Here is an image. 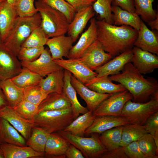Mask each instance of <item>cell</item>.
<instances>
[{"label": "cell", "instance_id": "obj_7", "mask_svg": "<svg viewBox=\"0 0 158 158\" xmlns=\"http://www.w3.org/2000/svg\"><path fill=\"white\" fill-rule=\"evenodd\" d=\"M57 133L79 149L85 157L101 158L107 150L100 141L98 133H93L91 137L85 138L73 135L63 130Z\"/></svg>", "mask_w": 158, "mask_h": 158}, {"label": "cell", "instance_id": "obj_44", "mask_svg": "<svg viewBox=\"0 0 158 158\" xmlns=\"http://www.w3.org/2000/svg\"><path fill=\"white\" fill-rule=\"evenodd\" d=\"M48 95L39 84L24 89L23 99L38 106Z\"/></svg>", "mask_w": 158, "mask_h": 158}, {"label": "cell", "instance_id": "obj_28", "mask_svg": "<svg viewBox=\"0 0 158 158\" xmlns=\"http://www.w3.org/2000/svg\"><path fill=\"white\" fill-rule=\"evenodd\" d=\"M70 107H71L70 102L63 92H53L49 94L39 105L37 112L62 110Z\"/></svg>", "mask_w": 158, "mask_h": 158}, {"label": "cell", "instance_id": "obj_59", "mask_svg": "<svg viewBox=\"0 0 158 158\" xmlns=\"http://www.w3.org/2000/svg\"></svg>", "mask_w": 158, "mask_h": 158}, {"label": "cell", "instance_id": "obj_4", "mask_svg": "<svg viewBox=\"0 0 158 158\" xmlns=\"http://www.w3.org/2000/svg\"><path fill=\"white\" fill-rule=\"evenodd\" d=\"M41 22V16L38 12L31 16L18 17L3 44L17 56L23 42L32 31L40 25Z\"/></svg>", "mask_w": 158, "mask_h": 158}, {"label": "cell", "instance_id": "obj_8", "mask_svg": "<svg viewBox=\"0 0 158 158\" xmlns=\"http://www.w3.org/2000/svg\"><path fill=\"white\" fill-rule=\"evenodd\" d=\"M133 98L132 94L127 90L114 93L100 104L93 112V114L96 117L121 116L124 105Z\"/></svg>", "mask_w": 158, "mask_h": 158}, {"label": "cell", "instance_id": "obj_42", "mask_svg": "<svg viewBox=\"0 0 158 158\" xmlns=\"http://www.w3.org/2000/svg\"><path fill=\"white\" fill-rule=\"evenodd\" d=\"M35 0H16L14 7L19 17H30L38 12L34 5Z\"/></svg>", "mask_w": 158, "mask_h": 158}, {"label": "cell", "instance_id": "obj_58", "mask_svg": "<svg viewBox=\"0 0 158 158\" xmlns=\"http://www.w3.org/2000/svg\"><path fill=\"white\" fill-rule=\"evenodd\" d=\"M6 1H7L6 0H0V4Z\"/></svg>", "mask_w": 158, "mask_h": 158}, {"label": "cell", "instance_id": "obj_48", "mask_svg": "<svg viewBox=\"0 0 158 158\" xmlns=\"http://www.w3.org/2000/svg\"><path fill=\"white\" fill-rule=\"evenodd\" d=\"M101 158H128L125 154L123 147L120 146L110 150H107Z\"/></svg>", "mask_w": 158, "mask_h": 158}, {"label": "cell", "instance_id": "obj_14", "mask_svg": "<svg viewBox=\"0 0 158 158\" xmlns=\"http://www.w3.org/2000/svg\"><path fill=\"white\" fill-rule=\"evenodd\" d=\"M53 60L57 64L71 72L84 84L97 75L96 73L90 69L79 59Z\"/></svg>", "mask_w": 158, "mask_h": 158}, {"label": "cell", "instance_id": "obj_10", "mask_svg": "<svg viewBox=\"0 0 158 158\" xmlns=\"http://www.w3.org/2000/svg\"><path fill=\"white\" fill-rule=\"evenodd\" d=\"M112 57L110 54L104 51L101 44L97 40L78 59L90 69L94 71L111 60Z\"/></svg>", "mask_w": 158, "mask_h": 158}, {"label": "cell", "instance_id": "obj_3", "mask_svg": "<svg viewBox=\"0 0 158 158\" xmlns=\"http://www.w3.org/2000/svg\"><path fill=\"white\" fill-rule=\"evenodd\" d=\"M35 6L41 16L40 26L49 38L67 33L70 23L63 13L42 0L36 1Z\"/></svg>", "mask_w": 158, "mask_h": 158}, {"label": "cell", "instance_id": "obj_43", "mask_svg": "<svg viewBox=\"0 0 158 158\" xmlns=\"http://www.w3.org/2000/svg\"><path fill=\"white\" fill-rule=\"evenodd\" d=\"M44 2L63 13L69 23L73 20L76 11L65 0H42Z\"/></svg>", "mask_w": 158, "mask_h": 158}, {"label": "cell", "instance_id": "obj_33", "mask_svg": "<svg viewBox=\"0 0 158 158\" xmlns=\"http://www.w3.org/2000/svg\"><path fill=\"white\" fill-rule=\"evenodd\" d=\"M49 134L38 126L34 127L30 137L26 140L27 146L30 147L37 152H44Z\"/></svg>", "mask_w": 158, "mask_h": 158}, {"label": "cell", "instance_id": "obj_24", "mask_svg": "<svg viewBox=\"0 0 158 158\" xmlns=\"http://www.w3.org/2000/svg\"><path fill=\"white\" fill-rule=\"evenodd\" d=\"M113 25L130 26L138 31L140 29L142 20L135 13L130 12L113 4L111 6Z\"/></svg>", "mask_w": 158, "mask_h": 158}, {"label": "cell", "instance_id": "obj_46", "mask_svg": "<svg viewBox=\"0 0 158 158\" xmlns=\"http://www.w3.org/2000/svg\"><path fill=\"white\" fill-rule=\"evenodd\" d=\"M123 147L124 152L128 158H147L140 150L137 141Z\"/></svg>", "mask_w": 158, "mask_h": 158}, {"label": "cell", "instance_id": "obj_13", "mask_svg": "<svg viewBox=\"0 0 158 158\" xmlns=\"http://www.w3.org/2000/svg\"><path fill=\"white\" fill-rule=\"evenodd\" d=\"M132 50L133 55L131 62L140 73H150L158 68L157 55L135 46Z\"/></svg>", "mask_w": 158, "mask_h": 158}, {"label": "cell", "instance_id": "obj_57", "mask_svg": "<svg viewBox=\"0 0 158 158\" xmlns=\"http://www.w3.org/2000/svg\"><path fill=\"white\" fill-rule=\"evenodd\" d=\"M4 2L0 4V10H1V7H2V6L3 5V4L4 3ZM0 42H1V41L0 38Z\"/></svg>", "mask_w": 158, "mask_h": 158}, {"label": "cell", "instance_id": "obj_26", "mask_svg": "<svg viewBox=\"0 0 158 158\" xmlns=\"http://www.w3.org/2000/svg\"><path fill=\"white\" fill-rule=\"evenodd\" d=\"M72 74L68 71L64 69V85L63 92L69 100L75 119L80 114L87 112L88 109L82 105L79 102L76 95V92L72 85L71 77Z\"/></svg>", "mask_w": 158, "mask_h": 158}, {"label": "cell", "instance_id": "obj_12", "mask_svg": "<svg viewBox=\"0 0 158 158\" xmlns=\"http://www.w3.org/2000/svg\"><path fill=\"white\" fill-rule=\"evenodd\" d=\"M21 63L22 67L28 69L42 78L62 68L54 61L48 48L44 49L39 57L35 60Z\"/></svg>", "mask_w": 158, "mask_h": 158}, {"label": "cell", "instance_id": "obj_54", "mask_svg": "<svg viewBox=\"0 0 158 158\" xmlns=\"http://www.w3.org/2000/svg\"><path fill=\"white\" fill-rule=\"evenodd\" d=\"M153 137L156 146L157 148H158V131L154 133Z\"/></svg>", "mask_w": 158, "mask_h": 158}, {"label": "cell", "instance_id": "obj_36", "mask_svg": "<svg viewBox=\"0 0 158 158\" xmlns=\"http://www.w3.org/2000/svg\"><path fill=\"white\" fill-rule=\"evenodd\" d=\"M43 78L37 73L23 67L18 74L11 79L17 85L25 89L39 84Z\"/></svg>", "mask_w": 158, "mask_h": 158}, {"label": "cell", "instance_id": "obj_35", "mask_svg": "<svg viewBox=\"0 0 158 158\" xmlns=\"http://www.w3.org/2000/svg\"><path fill=\"white\" fill-rule=\"evenodd\" d=\"M147 133L143 125L128 124L123 126L120 146L124 147L133 142L138 141Z\"/></svg>", "mask_w": 158, "mask_h": 158}, {"label": "cell", "instance_id": "obj_16", "mask_svg": "<svg viewBox=\"0 0 158 158\" xmlns=\"http://www.w3.org/2000/svg\"><path fill=\"white\" fill-rule=\"evenodd\" d=\"M96 20L93 17L90 20L89 27L82 34L77 43L72 46L68 59L80 58L87 49L97 40Z\"/></svg>", "mask_w": 158, "mask_h": 158}, {"label": "cell", "instance_id": "obj_6", "mask_svg": "<svg viewBox=\"0 0 158 158\" xmlns=\"http://www.w3.org/2000/svg\"><path fill=\"white\" fill-rule=\"evenodd\" d=\"M158 111V91L153 95L148 101L135 102L132 100L124 105L121 116L126 118L130 124L144 125L148 118Z\"/></svg>", "mask_w": 158, "mask_h": 158}, {"label": "cell", "instance_id": "obj_25", "mask_svg": "<svg viewBox=\"0 0 158 158\" xmlns=\"http://www.w3.org/2000/svg\"><path fill=\"white\" fill-rule=\"evenodd\" d=\"M108 76L95 77L84 85L90 90L101 94H114L127 90L122 84L113 83Z\"/></svg>", "mask_w": 158, "mask_h": 158}, {"label": "cell", "instance_id": "obj_39", "mask_svg": "<svg viewBox=\"0 0 158 158\" xmlns=\"http://www.w3.org/2000/svg\"><path fill=\"white\" fill-rule=\"evenodd\" d=\"M137 142L140 150L147 158H158V148L151 135L146 133Z\"/></svg>", "mask_w": 158, "mask_h": 158}, {"label": "cell", "instance_id": "obj_17", "mask_svg": "<svg viewBox=\"0 0 158 158\" xmlns=\"http://www.w3.org/2000/svg\"><path fill=\"white\" fill-rule=\"evenodd\" d=\"M133 54L132 49L126 50L110 60L95 71L97 77L109 76L120 73L125 65L131 61Z\"/></svg>", "mask_w": 158, "mask_h": 158}, {"label": "cell", "instance_id": "obj_20", "mask_svg": "<svg viewBox=\"0 0 158 158\" xmlns=\"http://www.w3.org/2000/svg\"><path fill=\"white\" fill-rule=\"evenodd\" d=\"M134 46L158 56L157 33L150 30L142 21L140 28L138 31L137 37Z\"/></svg>", "mask_w": 158, "mask_h": 158}, {"label": "cell", "instance_id": "obj_21", "mask_svg": "<svg viewBox=\"0 0 158 158\" xmlns=\"http://www.w3.org/2000/svg\"><path fill=\"white\" fill-rule=\"evenodd\" d=\"M73 42L69 36L62 35L49 38L46 45H47L53 59L68 58Z\"/></svg>", "mask_w": 158, "mask_h": 158}, {"label": "cell", "instance_id": "obj_23", "mask_svg": "<svg viewBox=\"0 0 158 158\" xmlns=\"http://www.w3.org/2000/svg\"><path fill=\"white\" fill-rule=\"evenodd\" d=\"M70 144L58 133H49L45 148V156L65 158V153Z\"/></svg>", "mask_w": 158, "mask_h": 158}, {"label": "cell", "instance_id": "obj_1", "mask_svg": "<svg viewBox=\"0 0 158 158\" xmlns=\"http://www.w3.org/2000/svg\"><path fill=\"white\" fill-rule=\"evenodd\" d=\"M97 40L104 50L114 57L131 49L138 36V31L125 25L116 26L104 20H96Z\"/></svg>", "mask_w": 158, "mask_h": 158}, {"label": "cell", "instance_id": "obj_32", "mask_svg": "<svg viewBox=\"0 0 158 158\" xmlns=\"http://www.w3.org/2000/svg\"><path fill=\"white\" fill-rule=\"evenodd\" d=\"M95 117L93 112L89 110L78 116L63 130L75 136L84 137L85 131L91 125Z\"/></svg>", "mask_w": 158, "mask_h": 158}, {"label": "cell", "instance_id": "obj_40", "mask_svg": "<svg viewBox=\"0 0 158 158\" xmlns=\"http://www.w3.org/2000/svg\"><path fill=\"white\" fill-rule=\"evenodd\" d=\"M49 38L40 25L36 28L22 44L21 47L30 48L43 47Z\"/></svg>", "mask_w": 158, "mask_h": 158}, {"label": "cell", "instance_id": "obj_11", "mask_svg": "<svg viewBox=\"0 0 158 158\" xmlns=\"http://www.w3.org/2000/svg\"><path fill=\"white\" fill-rule=\"evenodd\" d=\"M0 117L8 121L26 140L30 137L33 128L37 126L33 121L24 118L8 105L0 109Z\"/></svg>", "mask_w": 158, "mask_h": 158}, {"label": "cell", "instance_id": "obj_38", "mask_svg": "<svg viewBox=\"0 0 158 158\" xmlns=\"http://www.w3.org/2000/svg\"><path fill=\"white\" fill-rule=\"evenodd\" d=\"M113 0H96L92 5L93 9L98 15L99 20H103L111 24H114L111 4Z\"/></svg>", "mask_w": 158, "mask_h": 158}, {"label": "cell", "instance_id": "obj_45", "mask_svg": "<svg viewBox=\"0 0 158 158\" xmlns=\"http://www.w3.org/2000/svg\"><path fill=\"white\" fill-rule=\"evenodd\" d=\"M44 48V46L30 48L21 47L17 57L21 62H32L39 57Z\"/></svg>", "mask_w": 158, "mask_h": 158}, {"label": "cell", "instance_id": "obj_18", "mask_svg": "<svg viewBox=\"0 0 158 158\" xmlns=\"http://www.w3.org/2000/svg\"><path fill=\"white\" fill-rule=\"evenodd\" d=\"M92 6L86 7L76 12L73 18L70 23L67 33L72 39L73 43L83 32L88 21L95 15Z\"/></svg>", "mask_w": 158, "mask_h": 158}, {"label": "cell", "instance_id": "obj_29", "mask_svg": "<svg viewBox=\"0 0 158 158\" xmlns=\"http://www.w3.org/2000/svg\"><path fill=\"white\" fill-rule=\"evenodd\" d=\"M6 120L0 117V143L26 146L25 138Z\"/></svg>", "mask_w": 158, "mask_h": 158}, {"label": "cell", "instance_id": "obj_56", "mask_svg": "<svg viewBox=\"0 0 158 158\" xmlns=\"http://www.w3.org/2000/svg\"><path fill=\"white\" fill-rule=\"evenodd\" d=\"M0 158H4V152L1 148H0Z\"/></svg>", "mask_w": 158, "mask_h": 158}, {"label": "cell", "instance_id": "obj_31", "mask_svg": "<svg viewBox=\"0 0 158 158\" xmlns=\"http://www.w3.org/2000/svg\"><path fill=\"white\" fill-rule=\"evenodd\" d=\"M0 87L5 96L8 105L13 108L23 99L24 89L13 82L11 79L0 80Z\"/></svg>", "mask_w": 158, "mask_h": 158}, {"label": "cell", "instance_id": "obj_27", "mask_svg": "<svg viewBox=\"0 0 158 158\" xmlns=\"http://www.w3.org/2000/svg\"><path fill=\"white\" fill-rule=\"evenodd\" d=\"M4 158H41L45 156L44 152L34 150L29 146H21L7 143L0 144Z\"/></svg>", "mask_w": 158, "mask_h": 158}, {"label": "cell", "instance_id": "obj_19", "mask_svg": "<svg viewBox=\"0 0 158 158\" xmlns=\"http://www.w3.org/2000/svg\"><path fill=\"white\" fill-rule=\"evenodd\" d=\"M130 124L128 121L121 116H106L96 117L91 125L85 132V134L103 132L116 127Z\"/></svg>", "mask_w": 158, "mask_h": 158}, {"label": "cell", "instance_id": "obj_49", "mask_svg": "<svg viewBox=\"0 0 158 158\" xmlns=\"http://www.w3.org/2000/svg\"><path fill=\"white\" fill-rule=\"evenodd\" d=\"M112 3L130 12L135 13L133 0H113Z\"/></svg>", "mask_w": 158, "mask_h": 158}, {"label": "cell", "instance_id": "obj_34", "mask_svg": "<svg viewBox=\"0 0 158 158\" xmlns=\"http://www.w3.org/2000/svg\"><path fill=\"white\" fill-rule=\"evenodd\" d=\"M123 126H118L107 130L100 134L99 139L107 150L120 146Z\"/></svg>", "mask_w": 158, "mask_h": 158}, {"label": "cell", "instance_id": "obj_52", "mask_svg": "<svg viewBox=\"0 0 158 158\" xmlns=\"http://www.w3.org/2000/svg\"><path fill=\"white\" fill-rule=\"evenodd\" d=\"M8 105L5 96L0 87V109Z\"/></svg>", "mask_w": 158, "mask_h": 158}, {"label": "cell", "instance_id": "obj_37", "mask_svg": "<svg viewBox=\"0 0 158 158\" xmlns=\"http://www.w3.org/2000/svg\"><path fill=\"white\" fill-rule=\"evenodd\" d=\"M154 0H133L135 13L142 20L148 22L156 18L158 12L153 9L152 3Z\"/></svg>", "mask_w": 158, "mask_h": 158}, {"label": "cell", "instance_id": "obj_47", "mask_svg": "<svg viewBox=\"0 0 158 158\" xmlns=\"http://www.w3.org/2000/svg\"><path fill=\"white\" fill-rule=\"evenodd\" d=\"M143 125L147 133L152 136L158 131V111L149 117Z\"/></svg>", "mask_w": 158, "mask_h": 158}, {"label": "cell", "instance_id": "obj_9", "mask_svg": "<svg viewBox=\"0 0 158 158\" xmlns=\"http://www.w3.org/2000/svg\"><path fill=\"white\" fill-rule=\"evenodd\" d=\"M22 68L17 56L0 42V80L14 77L20 72Z\"/></svg>", "mask_w": 158, "mask_h": 158}, {"label": "cell", "instance_id": "obj_50", "mask_svg": "<svg viewBox=\"0 0 158 158\" xmlns=\"http://www.w3.org/2000/svg\"><path fill=\"white\" fill-rule=\"evenodd\" d=\"M74 8L76 12L81 9L92 6L96 0H65Z\"/></svg>", "mask_w": 158, "mask_h": 158}, {"label": "cell", "instance_id": "obj_53", "mask_svg": "<svg viewBox=\"0 0 158 158\" xmlns=\"http://www.w3.org/2000/svg\"><path fill=\"white\" fill-rule=\"evenodd\" d=\"M148 25L152 30H158V15L156 18L147 22Z\"/></svg>", "mask_w": 158, "mask_h": 158}, {"label": "cell", "instance_id": "obj_30", "mask_svg": "<svg viewBox=\"0 0 158 158\" xmlns=\"http://www.w3.org/2000/svg\"><path fill=\"white\" fill-rule=\"evenodd\" d=\"M64 69L62 68L42 79L39 85L47 94L53 92L62 93L64 85Z\"/></svg>", "mask_w": 158, "mask_h": 158}, {"label": "cell", "instance_id": "obj_2", "mask_svg": "<svg viewBox=\"0 0 158 158\" xmlns=\"http://www.w3.org/2000/svg\"><path fill=\"white\" fill-rule=\"evenodd\" d=\"M121 72L109 76V78L111 81L122 84L132 94L133 102H145L158 91L157 80L152 77L145 78L131 62L125 65Z\"/></svg>", "mask_w": 158, "mask_h": 158}, {"label": "cell", "instance_id": "obj_51", "mask_svg": "<svg viewBox=\"0 0 158 158\" xmlns=\"http://www.w3.org/2000/svg\"><path fill=\"white\" fill-rule=\"evenodd\" d=\"M65 154L66 157L67 158H85L81 152L71 144L66 150Z\"/></svg>", "mask_w": 158, "mask_h": 158}, {"label": "cell", "instance_id": "obj_41", "mask_svg": "<svg viewBox=\"0 0 158 158\" xmlns=\"http://www.w3.org/2000/svg\"><path fill=\"white\" fill-rule=\"evenodd\" d=\"M13 108L24 118L33 121L38 111V106L24 99Z\"/></svg>", "mask_w": 158, "mask_h": 158}, {"label": "cell", "instance_id": "obj_55", "mask_svg": "<svg viewBox=\"0 0 158 158\" xmlns=\"http://www.w3.org/2000/svg\"><path fill=\"white\" fill-rule=\"evenodd\" d=\"M16 0H6L8 3L13 6L15 1Z\"/></svg>", "mask_w": 158, "mask_h": 158}, {"label": "cell", "instance_id": "obj_22", "mask_svg": "<svg viewBox=\"0 0 158 158\" xmlns=\"http://www.w3.org/2000/svg\"><path fill=\"white\" fill-rule=\"evenodd\" d=\"M14 6L4 3L0 10V38L3 43L13 27L18 18Z\"/></svg>", "mask_w": 158, "mask_h": 158}, {"label": "cell", "instance_id": "obj_5", "mask_svg": "<svg viewBox=\"0 0 158 158\" xmlns=\"http://www.w3.org/2000/svg\"><path fill=\"white\" fill-rule=\"evenodd\" d=\"M75 119L71 107L38 112L34 122L49 133L63 130Z\"/></svg>", "mask_w": 158, "mask_h": 158}, {"label": "cell", "instance_id": "obj_15", "mask_svg": "<svg viewBox=\"0 0 158 158\" xmlns=\"http://www.w3.org/2000/svg\"><path fill=\"white\" fill-rule=\"evenodd\" d=\"M71 83L76 92L85 102L89 110L93 112L104 100L113 94H101L93 91L79 81L73 75Z\"/></svg>", "mask_w": 158, "mask_h": 158}]
</instances>
